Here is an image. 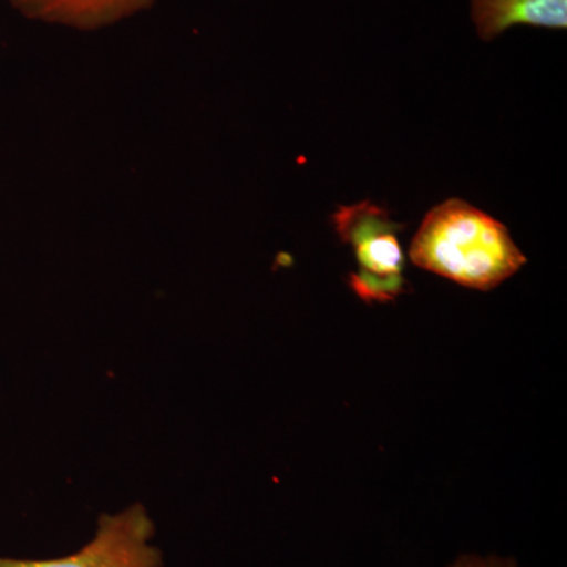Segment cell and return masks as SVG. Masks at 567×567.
I'll return each instance as SVG.
<instances>
[{
    "instance_id": "obj_1",
    "label": "cell",
    "mask_w": 567,
    "mask_h": 567,
    "mask_svg": "<svg viewBox=\"0 0 567 567\" xmlns=\"http://www.w3.org/2000/svg\"><path fill=\"white\" fill-rule=\"evenodd\" d=\"M416 267L466 289H495L517 274L527 257L502 223L462 199L436 205L410 246Z\"/></svg>"
},
{
    "instance_id": "obj_2",
    "label": "cell",
    "mask_w": 567,
    "mask_h": 567,
    "mask_svg": "<svg viewBox=\"0 0 567 567\" xmlns=\"http://www.w3.org/2000/svg\"><path fill=\"white\" fill-rule=\"evenodd\" d=\"M333 223L341 240L352 246L358 271L350 275L349 286L360 300L390 303L409 290L399 240L404 224L393 221L385 208L369 200L338 208Z\"/></svg>"
},
{
    "instance_id": "obj_3",
    "label": "cell",
    "mask_w": 567,
    "mask_h": 567,
    "mask_svg": "<svg viewBox=\"0 0 567 567\" xmlns=\"http://www.w3.org/2000/svg\"><path fill=\"white\" fill-rule=\"evenodd\" d=\"M155 525L142 505L115 516H102L91 543L76 554L54 559L0 557V567H162L163 555L152 546Z\"/></svg>"
},
{
    "instance_id": "obj_4",
    "label": "cell",
    "mask_w": 567,
    "mask_h": 567,
    "mask_svg": "<svg viewBox=\"0 0 567 567\" xmlns=\"http://www.w3.org/2000/svg\"><path fill=\"white\" fill-rule=\"evenodd\" d=\"M470 13L477 37L484 41L517 25L554 31L567 28V0H472Z\"/></svg>"
},
{
    "instance_id": "obj_5",
    "label": "cell",
    "mask_w": 567,
    "mask_h": 567,
    "mask_svg": "<svg viewBox=\"0 0 567 567\" xmlns=\"http://www.w3.org/2000/svg\"><path fill=\"white\" fill-rule=\"evenodd\" d=\"M28 17L93 28L151 6L153 0H10Z\"/></svg>"
},
{
    "instance_id": "obj_6",
    "label": "cell",
    "mask_w": 567,
    "mask_h": 567,
    "mask_svg": "<svg viewBox=\"0 0 567 567\" xmlns=\"http://www.w3.org/2000/svg\"><path fill=\"white\" fill-rule=\"evenodd\" d=\"M447 567H518L516 559L495 557H480V555H461Z\"/></svg>"
}]
</instances>
